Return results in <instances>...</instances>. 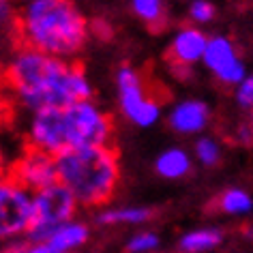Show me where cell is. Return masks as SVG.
Listing matches in <instances>:
<instances>
[{"mask_svg": "<svg viewBox=\"0 0 253 253\" xmlns=\"http://www.w3.org/2000/svg\"><path fill=\"white\" fill-rule=\"evenodd\" d=\"M15 17H17V11L11 2L7 0H0V33L7 28H15Z\"/></svg>", "mask_w": 253, "mask_h": 253, "instance_id": "cell-23", "label": "cell"}, {"mask_svg": "<svg viewBox=\"0 0 253 253\" xmlns=\"http://www.w3.org/2000/svg\"><path fill=\"white\" fill-rule=\"evenodd\" d=\"M202 65L219 84L232 86V88L243 84L245 78L249 75L236 43L225 35L208 37V45H206L204 58H202Z\"/></svg>", "mask_w": 253, "mask_h": 253, "instance_id": "cell-8", "label": "cell"}, {"mask_svg": "<svg viewBox=\"0 0 253 253\" xmlns=\"http://www.w3.org/2000/svg\"><path fill=\"white\" fill-rule=\"evenodd\" d=\"M9 168H11V163L7 159V153H4L2 144H0V180H4L9 176Z\"/></svg>", "mask_w": 253, "mask_h": 253, "instance_id": "cell-26", "label": "cell"}, {"mask_svg": "<svg viewBox=\"0 0 253 253\" xmlns=\"http://www.w3.org/2000/svg\"><path fill=\"white\" fill-rule=\"evenodd\" d=\"M58 182L80 208H103L120 182V159L114 146L71 148L56 157Z\"/></svg>", "mask_w": 253, "mask_h": 253, "instance_id": "cell-3", "label": "cell"}, {"mask_svg": "<svg viewBox=\"0 0 253 253\" xmlns=\"http://www.w3.org/2000/svg\"><path fill=\"white\" fill-rule=\"evenodd\" d=\"M26 142L30 148L58 157L65 153V131H62V110H41L28 120Z\"/></svg>", "mask_w": 253, "mask_h": 253, "instance_id": "cell-11", "label": "cell"}, {"mask_svg": "<svg viewBox=\"0 0 253 253\" xmlns=\"http://www.w3.org/2000/svg\"><path fill=\"white\" fill-rule=\"evenodd\" d=\"M131 11L150 30H161L168 24V7L161 0H133Z\"/></svg>", "mask_w": 253, "mask_h": 253, "instance_id": "cell-18", "label": "cell"}, {"mask_svg": "<svg viewBox=\"0 0 253 253\" xmlns=\"http://www.w3.org/2000/svg\"><path fill=\"white\" fill-rule=\"evenodd\" d=\"M4 82L11 94L30 114L41 110H62L94 97V88L82 65L45 56L22 45L4 69Z\"/></svg>", "mask_w": 253, "mask_h": 253, "instance_id": "cell-1", "label": "cell"}, {"mask_svg": "<svg viewBox=\"0 0 253 253\" xmlns=\"http://www.w3.org/2000/svg\"><path fill=\"white\" fill-rule=\"evenodd\" d=\"M234 97H236V103L240 107H245V110H251V107H253V73L247 75L243 84L236 86V90H234Z\"/></svg>", "mask_w": 253, "mask_h": 253, "instance_id": "cell-22", "label": "cell"}, {"mask_svg": "<svg viewBox=\"0 0 253 253\" xmlns=\"http://www.w3.org/2000/svg\"><path fill=\"white\" fill-rule=\"evenodd\" d=\"M15 30L22 47L60 60H73L90 39V22L69 0H30L17 11Z\"/></svg>", "mask_w": 253, "mask_h": 253, "instance_id": "cell-2", "label": "cell"}, {"mask_svg": "<svg viewBox=\"0 0 253 253\" xmlns=\"http://www.w3.org/2000/svg\"><path fill=\"white\" fill-rule=\"evenodd\" d=\"M62 131H65L67 150L112 146L114 120L94 99L80 101L62 107Z\"/></svg>", "mask_w": 253, "mask_h": 253, "instance_id": "cell-4", "label": "cell"}, {"mask_svg": "<svg viewBox=\"0 0 253 253\" xmlns=\"http://www.w3.org/2000/svg\"><path fill=\"white\" fill-rule=\"evenodd\" d=\"M153 219V211L146 206H110L97 211L99 225H144Z\"/></svg>", "mask_w": 253, "mask_h": 253, "instance_id": "cell-16", "label": "cell"}, {"mask_svg": "<svg viewBox=\"0 0 253 253\" xmlns=\"http://www.w3.org/2000/svg\"><path fill=\"white\" fill-rule=\"evenodd\" d=\"M217 208L230 217H245L253 211V195L243 187H230L219 193Z\"/></svg>", "mask_w": 253, "mask_h": 253, "instance_id": "cell-17", "label": "cell"}, {"mask_svg": "<svg viewBox=\"0 0 253 253\" xmlns=\"http://www.w3.org/2000/svg\"><path fill=\"white\" fill-rule=\"evenodd\" d=\"M116 90H118V105L123 116L131 125L148 129L155 126L163 116L161 101L144 84V78L135 67L123 65L116 71Z\"/></svg>", "mask_w": 253, "mask_h": 253, "instance_id": "cell-5", "label": "cell"}, {"mask_svg": "<svg viewBox=\"0 0 253 253\" xmlns=\"http://www.w3.org/2000/svg\"><path fill=\"white\" fill-rule=\"evenodd\" d=\"M35 219V193L7 176L0 180V243L20 240L30 234Z\"/></svg>", "mask_w": 253, "mask_h": 253, "instance_id": "cell-6", "label": "cell"}, {"mask_svg": "<svg viewBox=\"0 0 253 253\" xmlns=\"http://www.w3.org/2000/svg\"><path fill=\"white\" fill-rule=\"evenodd\" d=\"M223 245V230L214 225L193 227L178 238V253H211Z\"/></svg>", "mask_w": 253, "mask_h": 253, "instance_id": "cell-15", "label": "cell"}, {"mask_svg": "<svg viewBox=\"0 0 253 253\" xmlns=\"http://www.w3.org/2000/svg\"><path fill=\"white\" fill-rule=\"evenodd\" d=\"M9 176L20 182L22 187H26L28 191L37 193V191H41V189L52 187L54 182H58L56 157L26 146L20 153V157L11 163Z\"/></svg>", "mask_w": 253, "mask_h": 253, "instance_id": "cell-9", "label": "cell"}, {"mask_svg": "<svg viewBox=\"0 0 253 253\" xmlns=\"http://www.w3.org/2000/svg\"><path fill=\"white\" fill-rule=\"evenodd\" d=\"M187 15H189V20H191V26L200 28V26H206V24H211L214 20L217 9H214V4L208 2V0H193L187 9Z\"/></svg>", "mask_w": 253, "mask_h": 253, "instance_id": "cell-21", "label": "cell"}, {"mask_svg": "<svg viewBox=\"0 0 253 253\" xmlns=\"http://www.w3.org/2000/svg\"><path fill=\"white\" fill-rule=\"evenodd\" d=\"M193 159L204 168H214L223 159V144L214 135H200L193 144Z\"/></svg>", "mask_w": 253, "mask_h": 253, "instance_id": "cell-19", "label": "cell"}, {"mask_svg": "<svg viewBox=\"0 0 253 253\" xmlns=\"http://www.w3.org/2000/svg\"><path fill=\"white\" fill-rule=\"evenodd\" d=\"M249 112H251V123H253V107H251V110H249Z\"/></svg>", "mask_w": 253, "mask_h": 253, "instance_id": "cell-27", "label": "cell"}, {"mask_svg": "<svg viewBox=\"0 0 253 253\" xmlns=\"http://www.w3.org/2000/svg\"><path fill=\"white\" fill-rule=\"evenodd\" d=\"M193 169V155L182 146H169L155 159V172L166 180H182Z\"/></svg>", "mask_w": 253, "mask_h": 253, "instance_id": "cell-13", "label": "cell"}, {"mask_svg": "<svg viewBox=\"0 0 253 253\" xmlns=\"http://www.w3.org/2000/svg\"><path fill=\"white\" fill-rule=\"evenodd\" d=\"M234 142L240 146H251L253 144V123H240L234 131Z\"/></svg>", "mask_w": 253, "mask_h": 253, "instance_id": "cell-24", "label": "cell"}, {"mask_svg": "<svg viewBox=\"0 0 253 253\" xmlns=\"http://www.w3.org/2000/svg\"><path fill=\"white\" fill-rule=\"evenodd\" d=\"M208 45V35L198 26H182L174 33L168 47V60L172 65V71L178 78H189L193 73V67L202 65Z\"/></svg>", "mask_w": 253, "mask_h": 253, "instance_id": "cell-10", "label": "cell"}, {"mask_svg": "<svg viewBox=\"0 0 253 253\" xmlns=\"http://www.w3.org/2000/svg\"><path fill=\"white\" fill-rule=\"evenodd\" d=\"M161 247L159 234L153 230H137L125 243V253H155Z\"/></svg>", "mask_w": 253, "mask_h": 253, "instance_id": "cell-20", "label": "cell"}, {"mask_svg": "<svg viewBox=\"0 0 253 253\" xmlns=\"http://www.w3.org/2000/svg\"><path fill=\"white\" fill-rule=\"evenodd\" d=\"M212 118V112L206 101L202 99H180L169 107L168 125L178 135H202V131L208 129Z\"/></svg>", "mask_w": 253, "mask_h": 253, "instance_id": "cell-12", "label": "cell"}, {"mask_svg": "<svg viewBox=\"0 0 253 253\" xmlns=\"http://www.w3.org/2000/svg\"><path fill=\"white\" fill-rule=\"evenodd\" d=\"M15 253H54V251L49 249V245L45 243V240H37V243H30L28 240V243L22 245Z\"/></svg>", "mask_w": 253, "mask_h": 253, "instance_id": "cell-25", "label": "cell"}, {"mask_svg": "<svg viewBox=\"0 0 253 253\" xmlns=\"http://www.w3.org/2000/svg\"><path fill=\"white\" fill-rule=\"evenodd\" d=\"M88 238H90V227H88V223H84V221L80 219H73L69 221V223L60 225L58 230H54L49 236L45 238V243L49 245V249H52L54 253H73L82 249Z\"/></svg>", "mask_w": 253, "mask_h": 253, "instance_id": "cell-14", "label": "cell"}, {"mask_svg": "<svg viewBox=\"0 0 253 253\" xmlns=\"http://www.w3.org/2000/svg\"><path fill=\"white\" fill-rule=\"evenodd\" d=\"M80 206L75 198L69 193L60 182H54L52 187H45L35 193V219L30 227L28 240H45L54 230L75 219Z\"/></svg>", "mask_w": 253, "mask_h": 253, "instance_id": "cell-7", "label": "cell"}]
</instances>
